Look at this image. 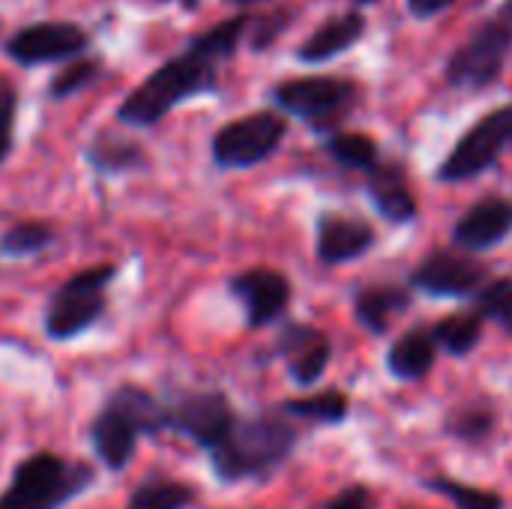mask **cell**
Wrapping results in <instances>:
<instances>
[{
    "mask_svg": "<svg viewBox=\"0 0 512 509\" xmlns=\"http://www.w3.org/2000/svg\"><path fill=\"white\" fill-rule=\"evenodd\" d=\"M297 444V432L279 414L240 417L219 441L213 456V471L222 483L267 480Z\"/></svg>",
    "mask_w": 512,
    "mask_h": 509,
    "instance_id": "obj_1",
    "label": "cell"
},
{
    "mask_svg": "<svg viewBox=\"0 0 512 509\" xmlns=\"http://www.w3.org/2000/svg\"><path fill=\"white\" fill-rule=\"evenodd\" d=\"M168 429V408L141 387H120L90 426V444L96 459L108 471H123L135 453L141 435Z\"/></svg>",
    "mask_w": 512,
    "mask_h": 509,
    "instance_id": "obj_2",
    "label": "cell"
},
{
    "mask_svg": "<svg viewBox=\"0 0 512 509\" xmlns=\"http://www.w3.org/2000/svg\"><path fill=\"white\" fill-rule=\"evenodd\" d=\"M216 87L213 63L192 48L168 63H162L147 81H141L126 102L117 108V120L126 126H153L159 123L174 105L210 93Z\"/></svg>",
    "mask_w": 512,
    "mask_h": 509,
    "instance_id": "obj_3",
    "label": "cell"
},
{
    "mask_svg": "<svg viewBox=\"0 0 512 509\" xmlns=\"http://www.w3.org/2000/svg\"><path fill=\"white\" fill-rule=\"evenodd\" d=\"M96 474L84 462H69L54 453H36L24 459L6 492L0 509H60L93 486Z\"/></svg>",
    "mask_w": 512,
    "mask_h": 509,
    "instance_id": "obj_4",
    "label": "cell"
},
{
    "mask_svg": "<svg viewBox=\"0 0 512 509\" xmlns=\"http://www.w3.org/2000/svg\"><path fill=\"white\" fill-rule=\"evenodd\" d=\"M114 276V264H99L66 279L45 309V333L57 342H66L90 330L105 312V288L114 282Z\"/></svg>",
    "mask_w": 512,
    "mask_h": 509,
    "instance_id": "obj_5",
    "label": "cell"
},
{
    "mask_svg": "<svg viewBox=\"0 0 512 509\" xmlns=\"http://www.w3.org/2000/svg\"><path fill=\"white\" fill-rule=\"evenodd\" d=\"M285 138V120L273 111H258L222 126L213 138V162L219 168H252L276 153Z\"/></svg>",
    "mask_w": 512,
    "mask_h": 509,
    "instance_id": "obj_6",
    "label": "cell"
},
{
    "mask_svg": "<svg viewBox=\"0 0 512 509\" xmlns=\"http://www.w3.org/2000/svg\"><path fill=\"white\" fill-rule=\"evenodd\" d=\"M512 141V105H504L483 117L474 129L462 135V141L453 147V153L438 168V177L444 183H462L468 177L483 174Z\"/></svg>",
    "mask_w": 512,
    "mask_h": 509,
    "instance_id": "obj_7",
    "label": "cell"
},
{
    "mask_svg": "<svg viewBox=\"0 0 512 509\" xmlns=\"http://www.w3.org/2000/svg\"><path fill=\"white\" fill-rule=\"evenodd\" d=\"M512 48V30L507 24L489 21L483 24L450 60L447 66V81L453 87H468V90H480L486 84H492L501 69L504 60Z\"/></svg>",
    "mask_w": 512,
    "mask_h": 509,
    "instance_id": "obj_8",
    "label": "cell"
},
{
    "mask_svg": "<svg viewBox=\"0 0 512 509\" xmlns=\"http://www.w3.org/2000/svg\"><path fill=\"white\" fill-rule=\"evenodd\" d=\"M354 84L342 78H297L276 87L273 99L288 114H297L309 123H324L339 117L354 102Z\"/></svg>",
    "mask_w": 512,
    "mask_h": 509,
    "instance_id": "obj_9",
    "label": "cell"
},
{
    "mask_svg": "<svg viewBox=\"0 0 512 509\" xmlns=\"http://www.w3.org/2000/svg\"><path fill=\"white\" fill-rule=\"evenodd\" d=\"M234 420L237 417L222 393H189L168 408V429L192 438L207 453L219 447Z\"/></svg>",
    "mask_w": 512,
    "mask_h": 509,
    "instance_id": "obj_10",
    "label": "cell"
},
{
    "mask_svg": "<svg viewBox=\"0 0 512 509\" xmlns=\"http://www.w3.org/2000/svg\"><path fill=\"white\" fill-rule=\"evenodd\" d=\"M483 282H486V264L450 249L432 252L411 276V285L432 297H468Z\"/></svg>",
    "mask_w": 512,
    "mask_h": 509,
    "instance_id": "obj_11",
    "label": "cell"
},
{
    "mask_svg": "<svg viewBox=\"0 0 512 509\" xmlns=\"http://www.w3.org/2000/svg\"><path fill=\"white\" fill-rule=\"evenodd\" d=\"M87 48V33L75 24L63 21H45V24H30L18 30L6 42V54L18 60L21 66H39L51 60H66L78 51Z\"/></svg>",
    "mask_w": 512,
    "mask_h": 509,
    "instance_id": "obj_12",
    "label": "cell"
},
{
    "mask_svg": "<svg viewBox=\"0 0 512 509\" xmlns=\"http://www.w3.org/2000/svg\"><path fill=\"white\" fill-rule=\"evenodd\" d=\"M231 294L243 303L249 327H267L285 312L291 300V285L279 270L252 267L231 279Z\"/></svg>",
    "mask_w": 512,
    "mask_h": 509,
    "instance_id": "obj_13",
    "label": "cell"
},
{
    "mask_svg": "<svg viewBox=\"0 0 512 509\" xmlns=\"http://www.w3.org/2000/svg\"><path fill=\"white\" fill-rule=\"evenodd\" d=\"M375 246V231L369 222L345 213H324L318 219V261L327 267L354 261Z\"/></svg>",
    "mask_w": 512,
    "mask_h": 509,
    "instance_id": "obj_14",
    "label": "cell"
},
{
    "mask_svg": "<svg viewBox=\"0 0 512 509\" xmlns=\"http://www.w3.org/2000/svg\"><path fill=\"white\" fill-rule=\"evenodd\" d=\"M512 231V204L504 198H483L477 201L459 222H456V243L468 252L492 249Z\"/></svg>",
    "mask_w": 512,
    "mask_h": 509,
    "instance_id": "obj_15",
    "label": "cell"
},
{
    "mask_svg": "<svg viewBox=\"0 0 512 509\" xmlns=\"http://www.w3.org/2000/svg\"><path fill=\"white\" fill-rule=\"evenodd\" d=\"M330 339L312 327H288L282 333V354L288 357V372L300 387L321 381L330 363Z\"/></svg>",
    "mask_w": 512,
    "mask_h": 509,
    "instance_id": "obj_16",
    "label": "cell"
},
{
    "mask_svg": "<svg viewBox=\"0 0 512 509\" xmlns=\"http://www.w3.org/2000/svg\"><path fill=\"white\" fill-rule=\"evenodd\" d=\"M363 30H366V18L363 15H357V12L339 15V18L327 21L324 27H318L297 54H300L303 63H324V60L348 51L363 36Z\"/></svg>",
    "mask_w": 512,
    "mask_h": 509,
    "instance_id": "obj_17",
    "label": "cell"
},
{
    "mask_svg": "<svg viewBox=\"0 0 512 509\" xmlns=\"http://www.w3.org/2000/svg\"><path fill=\"white\" fill-rule=\"evenodd\" d=\"M369 195H372L378 213L390 222H411L417 216V201L405 183V174L393 165L372 168Z\"/></svg>",
    "mask_w": 512,
    "mask_h": 509,
    "instance_id": "obj_18",
    "label": "cell"
},
{
    "mask_svg": "<svg viewBox=\"0 0 512 509\" xmlns=\"http://www.w3.org/2000/svg\"><path fill=\"white\" fill-rule=\"evenodd\" d=\"M411 306V294L393 285H375L363 288L354 300V315L369 333H387L390 321Z\"/></svg>",
    "mask_w": 512,
    "mask_h": 509,
    "instance_id": "obj_19",
    "label": "cell"
},
{
    "mask_svg": "<svg viewBox=\"0 0 512 509\" xmlns=\"http://www.w3.org/2000/svg\"><path fill=\"white\" fill-rule=\"evenodd\" d=\"M435 339L426 330H411L387 351V369L399 381H420L435 363Z\"/></svg>",
    "mask_w": 512,
    "mask_h": 509,
    "instance_id": "obj_20",
    "label": "cell"
},
{
    "mask_svg": "<svg viewBox=\"0 0 512 509\" xmlns=\"http://www.w3.org/2000/svg\"><path fill=\"white\" fill-rule=\"evenodd\" d=\"M480 336H483V315H480V309L456 312V315L438 321L435 330H432L435 345H441L453 357H465L468 351H474Z\"/></svg>",
    "mask_w": 512,
    "mask_h": 509,
    "instance_id": "obj_21",
    "label": "cell"
},
{
    "mask_svg": "<svg viewBox=\"0 0 512 509\" xmlns=\"http://www.w3.org/2000/svg\"><path fill=\"white\" fill-rule=\"evenodd\" d=\"M93 168L105 171V174H123V171H135L144 165V153L135 141H126V138H114L108 132H102L90 150H87Z\"/></svg>",
    "mask_w": 512,
    "mask_h": 509,
    "instance_id": "obj_22",
    "label": "cell"
},
{
    "mask_svg": "<svg viewBox=\"0 0 512 509\" xmlns=\"http://www.w3.org/2000/svg\"><path fill=\"white\" fill-rule=\"evenodd\" d=\"M495 423H498V414H495L492 405L471 402V405L456 408V411L447 417L444 429H447V435H453V438H459V441L477 444V441H486V438L492 435Z\"/></svg>",
    "mask_w": 512,
    "mask_h": 509,
    "instance_id": "obj_23",
    "label": "cell"
},
{
    "mask_svg": "<svg viewBox=\"0 0 512 509\" xmlns=\"http://www.w3.org/2000/svg\"><path fill=\"white\" fill-rule=\"evenodd\" d=\"M192 498V489L177 480H153L132 492L126 509H186Z\"/></svg>",
    "mask_w": 512,
    "mask_h": 509,
    "instance_id": "obj_24",
    "label": "cell"
},
{
    "mask_svg": "<svg viewBox=\"0 0 512 509\" xmlns=\"http://www.w3.org/2000/svg\"><path fill=\"white\" fill-rule=\"evenodd\" d=\"M282 411L315 423H342L348 417V399L339 390H324L309 399H291L282 405Z\"/></svg>",
    "mask_w": 512,
    "mask_h": 509,
    "instance_id": "obj_25",
    "label": "cell"
},
{
    "mask_svg": "<svg viewBox=\"0 0 512 509\" xmlns=\"http://www.w3.org/2000/svg\"><path fill=\"white\" fill-rule=\"evenodd\" d=\"M327 153L345 165V168H366L372 171L375 162H378V147L372 138L360 135V132H342V135H333L327 141Z\"/></svg>",
    "mask_w": 512,
    "mask_h": 509,
    "instance_id": "obj_26",
    "label": "cell"
},
{
    "mask_svg": "<svg viewBox=\"0 0 512 509\" xmlns=\"http://www.w3.org/2000/svg\"><path fill=\"white\" fill-rule=\"evenodd\" d=\"M243 30H246V18L240 15V18H231L225 24H216L213 30H207L204 36H198L189 48L213 63V60H222V57H231L234 54V48L240 45Z\"/></svg>",
    "mask_w": 512,
    "mask_h": 509,
    "instance_id": "obj_27",
    "label": "cell"
},
{
    "mask_svg": "<svg viewBox=\"0 0 512 509\" xmlns=\"http://www.w3.org/2000/svg\"><path fill=\"white\" fill-rule=\"evenodd\" d=\"M51 243V228L45 222H18L0 237V252L9 258H27Z\"/></svg>",
    "mask_w": 512,
    "mask_h": 509,
    "instance_id": "obj_28",
    "label": "cell"
},
{
    "mask_svg": "<svg viewBox=\"0 0 512 509\" xmlns=\"http://www.w3.org/2000/svg\"><path fill=\"white\" fill-rule=\"evenodd\" d=\"M426 489H432V492H438V495L450 498V501H453V504H456L459 509H501L504 507L501 495H495V492H486V489H474V486H468V483H456V480H447V477H435V480H429V483H426Z\"/></svg>",
    "mask_w": 512,
    "mask_h": 509,
    "instance_id": "obj_29",
    "label": "cell"
},
{
    "mask_svg": "<svg viewBox=\"0 0 512 509\" xmlns=\"http://www.w3.org/2000/svg\"><path fill=\"white\" fill-rule=\"evenodd\" d=\"M480 315L498 321L512 336V276L495 279L480 291Z\"/></svg>",
    "mask_w": 512,
    "mask_h": 509,
    "instance_id": "obj_30",
    "label": "cell"
},
{
    "mask_svg": "<svg viewBox=\"0 0 512 509\" xmlns=\"http://www.w3.org/2000/svg\"><path fill=\"white\" fill-rule=\"evenodd\" d=\"M99 75V63L93 60H78V63H69L54 81H51V99H66L78 90H84L93 78Z\"/></svg>",
    "mask_w": 512,
    "mask_h": 509,
    "instance_id": "obj_31",
    "label": "cell"
},
{
    "mask_svg": "<svg viewBox=\"0 0 512 509\" xmlns=\"http://www.w3.org/2000/svg\"><path fill=\"white\" fill-rule=\"evenodd\" d=\"M15 90L12 87H0V162L9 156L12 150V129H15Z\"/></svg>",
    "mask_w": 512,
    "mask_h": 509,
    "instance_id": "obj_32",
    "label": "cell"
},
{
    "mask_svg": "<svg viewBox=\"0 0 512 509\" xmlns=\"http://www.w3.org/2000/svg\"><path fill=\"white\" fill-rule=\"evenodd\" d=\"M327 509H369V489L366 486H351L345 492H339Z\"/></svg>",
    "mask_w": 512,
    "mask_h": 509,
    "instance_id": "obj_33",
    "label": "cell"
},
{
    "mask_svg": "<svg viewBox=\"0 0 512 509\" xmlns=\"http://www.w3.org/2000/svg\"><path fill=\"white\" fill-rule=\"evenodd\" d=\"M453 0H408V9L417 15V18H432L438 15L441 9H447Z\"/></svg>",
    "mask_w": 512,
    "mask_h": 509,
    "instance_id": "obj_34",
    "label": "cell"
},
{
    "mask_svg": "<svg viewBox=\"0 0 512 509\" xmlns=\"http://www.w3.org/2000/svg\"><path fill=\"white\" fill-rule=\"evenodd\" d=\"M159 3H180V6H186V9L198 6V0H159Z\"/></svg>",
    "mask_w": 512,
    "mask_h": 509,
    "instance_id": "obj_35",
    "label": "cell"
},
{
    "mask_svg": "<svg viewBox=\"0 0 512 509\" xmlns=\"http://www.w3.org/2000/svg\"><path fill=\"white\" fill-rule=\"evenodd\" d=\"M504 15H507V18L512 21V0H507V3H504Z\"/></svg>",
    "mask_w": 512,
    "mask_h": 509,
    "instance_id": "obj_36",
    "label": "cell"
},
{
    "mask_svg": "<svg viewBox=\"0 0 512 509\" xmlns=\"http://www.w3.org/2000/svg\"><path fill=\"white\" fill-rule=\"evenodd\" d=\"M228 3H234V6H246V3H258V0H228Z\"/></svg>",
    "mask_w": 512,
    "mask_h": 509,
    "instance_id": "obj_37",
    "label": "cell"
},
{
    "mask_svg": "<svg viewBox=\"0 0 512 509\" xmlns=\"http://www.w3.org/2000/svg\"><path fill=\"white\" fill-rule=\"evenodd\" d=\"M357 3H375V0H357Z\"/></svg>",
    "mask_w": 512,
    "mask_h": 509,
    "instance_id": "obj_38",
    "label": "cell"
}]
</instances>
